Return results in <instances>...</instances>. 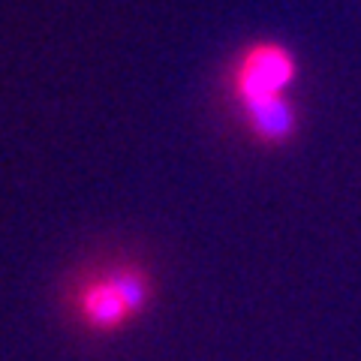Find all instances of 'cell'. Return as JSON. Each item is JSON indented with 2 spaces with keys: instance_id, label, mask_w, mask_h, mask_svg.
I'll list each match as a JSON object with an SVG mask.
<instances>
[{
  "instance_id": "obj_1",
  "label": "cell",
  "mask_w": 361,
  "mask_h": 361,
  "mask_svg": "<svg viewBox=\"0 0 361 361\" xmlns=\"http://www.w3.org/2000/svg\"><path fill=\"white\" fill-rule=\"evenodd\" d=\"M295 78V61L280 45H256L244 54L238 70V97L241 103H256L268 97H283V90Z\"/></svg>"
},
{
  "instance_id": "obj_2",
  "label": "cell",
  "mask_w": 361,
  "mask_h": 361,
  "mask_svg": "<svg viewBox=\"0 0 361 361\" xmlns=\"http://www.w3.org/2000/svg\"><path fill=\"white\" fill-rule=\"evenodd\" d=\"M75 304H78V316L85 319L87 329L103 331V334H111V331L123 329V325H127L135 316L130 310L127 298L121 295V289L115 283V274L85 286V292L78 295Z\"/></svg>"
},
{
  "instance_id": "obj_3",
  "label": "cell",
  "mask_w": 361,
  "mask_h": 361,
  "mask_svg": "<svg viewBox=\"0 0 361 361\" xmlns=\"http://www.w3.org/2000/svg\"><path fill=\"white\" fill-rule=\"evenodd\" d=\"M247 115H250V127L259 139L265 142H286L295 133V109L286 97H268L247 103Z\"/></svg>"
}]
</instances>
